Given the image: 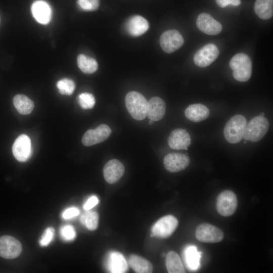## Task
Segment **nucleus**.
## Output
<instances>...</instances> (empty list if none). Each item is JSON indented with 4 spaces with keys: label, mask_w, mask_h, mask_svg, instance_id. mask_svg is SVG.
<instances>
[{
    "label": "nucleus",
    "mask_w": 273,
    "mask_h": 273,
    "mask_svg": "<svg viewBox=\"0 0 273 273\" xmlns=\"http://www.w3.org/2000/svg\"><path fill=\"white\" fill-rule=\"evenodd\" d=\"M125 103L128 113L134 119L142 120L147 116L148 101L141 94L135 91L128 93Z\"/></svg>",
    "instance_id": "f257e3e1"
},
{
    "label": "nucleus",
    "mask_w": 273,
    "mask_h": 273,
    "mask_svg": "<svg viewBox=\"0 0 273 273\" xmlns=\"http://www.w3.org/2000/svg\"><path fill=\"white\" fill-rule=\"evenodd\" d=\"M230 66L233 70V77L236 80L244 82L250 78L252 62L247 55L244 53L236 54L231 59Z\"/></svg>",
    "instance_id": "f03ea898"
},
{
    "label": "nucleus",
    "mask_w": 273,
    "mask_h": 273,
    "mask_svg": "<svg viewBox=\"0 0 273 273\" xmlns=\"http://www.w3.org/2000/svg\"><path fill=\"white\" fill-rule=\"evenodd\" d=\"M245 117L242 115H236L231 117L226 122L223 135L229 143L236 144L240 142L243 139L247 125Z\"/></svg>",
    "instance_id": "7ed1b4c3"
},
{
    "label": "nucleus",
    "mask_w": 273,
    "mask_h": 273,
    "mask_svg": "<svg viewBox=\"0 0 273 273\" xmlns=\"http://www.w3.org/2000/svg\"><path fill=\"white\" fill-rule=\"evenodd\" d=\"M269 122L264 116H256L247 124L243 138L245 141L257 142L265 135L269 128Z\"/></svg>",
    "instance_id": "20e7f679"
},
{
    "label": "nucleus",
    "mask_w": 273,
    "mask_h": 273,
    "mask_svg": "<svg viewBox=\"0 0 273 273\" xmlns=\"http://www.w3.org/2000/svg\"><path fill=\"white\" fill-rule=\"evenodd\" d=\"M178 224L177 218L167 215L160 218L152 228L153 237L165 239L169 237L176 229Z\"/></svg>",
    "instance_id": "39448f33"
},
{
    "label": "nucleus",
    "mask_w": 273,
    "mask_h": 273,
    "mask_svg": "<svg viewBox=\"0 0 273 273\" xmlns=\"http://www.w3.org/2000/svg\"><path fill=\"white\" fill-rule=\"evenodd\" d=\"M238 200L236 194L231 190L221 192L217 198L216 209L223 216H230L236 211Z\"/></svg>",
    "instance_id": "423d86ee"
},
{
    "label": "nucleus",
    "mask_w": 273,
    "mask_h": 273,
    "mask_svg": "<svg viewBox=\"0 0 273 273\" xmlns=\"http://www.w3.org/2000/svg\"><path fill=\"white\" fill-rule=\"evenodd\" d=\"M195 236L198 241L208 243L220 242L224 236L219 228L208 223L199 224L196 228Z\"/></svg>",
    "instance_id": "0eeeda50"
},
{
    "label": "nucleus",
    "mask_w": 273,
    "mask_h": 273,
    "mask_svg": "<svg viewBox=\"0 0 273 273\" xmlns=\"http://www.w3.org/2000/svg\"><path fill=\"white\" fill-rule=\"evenodd\" d=\"M184 42L181 34L177 30L171 29L164 32L160 37V44L162 50L167 53H171L179 49Z\"/></svg>",
    "instance_id": "6e6552de"
},
{
    "label": "nucleus",
    "mask_w": 273,
    "mask_h": 273,
    "mask_svg": "<svg viewBox=\"0 0 273 273\" xmlns=\"http://www.w3.org/2000/svg\"><path fill=\"white\" fill-rule=\"evenodd\" d=\"M111 133L110 127L105 124L99 125L95 129H90L83 135L81 142L85 146H90L106 140Z\"/></svg>",
    "instance_id": "1a4fd4ad"
},
{
    "label": "nucleus",
    "mask_w": 273,
    "mask_h": 273,
    "mask_svg": "<svg viewBox=\"0 0 273 273\" xmlns=\"http://www.w3.org/2000/svg\"><path fill=\"white\" fill-rule=\"evenodd\" d=\"M21 251V244L16 238L7 235L0 237V256L13 259L17 257Z\"/></svg>",
    "instance_id": "9d476101"
},
{
    "label": "nucleus",
    "mask_w": 273,
    "mask_h": 273,
    "mask_svg": "<svg viewBox=\"0 0 273 273\" xmlns=\"http://www.w3.org/2000/svg\"><path fill=\"white\" fill-rule=\"evenodd\" d=\"M219 53L218 49L215 44L208 43L195 53L194 62L200 67L208 66L216 59Z\"/></svg>",
    "instance_id": "9b49d317"
},
{
    "label": "nucleus",
    "mask_w": 273,
    "mask_h": 273,
    "mask_svg": "<svg viewBox=\"0 0 273 273\" xmlns=\"http://www.w3.org/2000/svg\"><path fill=\"white\" fill-rule=\"evenodd\" d=\"M12 152L15 158L20 162L27 161L31 156L32 148L30 138L26 134L19 135L15 141Z\"/></svg>",
    "instance_id": "f8f14e48"
},
{
    "label": "nucleus",
    "mask_w": 273,
    "mask_h": 273,
    "mask_svg": "<svg viewBox=\"0 0 273 273\" xmlns=\"http://www.w3.org/2000/svg\"><path fill=\"white\" fill-rule=\"evenodd\" d=\"M190 163L189 157L182 153H170L166 155L163 159L165 169L170 172H177L184 170Z\"/></svg>",
    "instance_id": "ddd939ff"
},
{
    "label": "nucleus",
    "mask_w": 273,
    "mask_h": 273,
    "mask_svg": "<svg viewBox=\"0 0 273 273\" xmlns=\"http://www.w3.org/2000/svg\"><path fill=\"white\" fill-rule=\"evenodd\" d=\"M196 25L201 31L208 35L218 34L222 30L221 24L206 13H202L198 16Z\"/></svg>",
    "instance_id": "4468645a"
},
{
    "label": "nucleus",
    "mask_w": 273,
    "mask_h": 273,
    "mask_svg": "<svg viewBox=\"0 0 273 273\" xmlns=\"http://www.w3.org/2000/svg\"><path fill=\"white\" fill-rule=\"evenodd\" d=\"M167 142L169 146L175 150H188L191 143V138L188 131L182 128H176L171 131Z\"/></svg>",
    "instance_id": "2eb2a0df"
},
{
    "label": "nucleus",
    "mask_w": 273,
    "mask_h": 273,
    "mask_svg": "<svg viewBox=\"0 0 273 273\" xmlns=\"http://www.w3.org/2000/svg\"><path fill=\"white\" fill-rule=\"evenodd\" d=\"M124 171L125 168L121 162L117 159H112L104 166L103 175L107 183L113 184L122 176Z\"/></svg>",
    "instance_id": "dca6fc26"
},
{
    "label": "nucleus",
    "mask_w": 273,
    "mask_h": 273,
    "mask_svg": "<svg viewBox=\"0 0 273 273\" xmlns=\"http://www.w3.org/2000/svg\"><path fill=\"white\" fill-rule=\"evenodd\" d=\"M149 25L147 20L140 15H134L130 17L125 22V29L130 35L139 36L145 33L148 29Z\"/></svg>",
    "instance_id": "f3484780"
},
{
    "label": "nucleus",
    "mask_w": 273,
    "mask_h": 273,
    "mask_svg": "<svg viewBox=\"0 0 273 273\" xmlns=\"http://www.w3.org/2000/svg\"><path fill=\"white\" fill-rule=\"evenodd\" d=\"M31 10L33 16L38 23L47 24L51 21L52 11L47 2L42 0L35 1L32 4Z\"/></svg>",
    "instance_id": "a211bd4d"
},
{
    "label": "nucleus",
    "mask_w": 273,
    "mask_h": 273,
    "mask_svg": "<svg viewBox=\"0 0 273 273\" xmlns=\"http://www.w3.org/2000/svg\"><path fill=\"white\" fill-rule=\"evenodd\" d=\"M165 110L164 101L158 97H154L148 102L147 116L153 121L160 120L164 116Z\"/></svg>",
    "instance_id": "6ab92c4d"
},
{
    "label": "nucleus",
    "mask_w": 273,
    "mask_h": 273,
    "mask_svg": "<svg viewBox=\"0 0 273 273\" xmlns=\"http://www.w3.org/2000/svg\"><path fill=\"white\" fill-rule=\"evenodd\" d=\"M106 265L110 272L123 273L128 269L126 260L121 253L117 252H112L109 254Z\"/></svg>",
    "instance_id": "aec40b11"
},
{
    "label": "nucleus",
    "mask_w": 273,
    "mask_h": 273,
    "mask_svg": "<svg viewBox=\"0 0 273 273\" xmlns=\"http://www.w3.org/2000/svg\"><path fill=\"white\" fill-rule=\"evenodd\" d=\"M208 108L201 104H193L188 107L185 111L186 117L190 120L198 122L206 119L209 116Z\"/></svg>",
    "instance_id": "412c9836"
},
{
    "label": "nucleus",
    "mask_w": 273,
    "mask_h": 273,
    "mask_svg": "<svg viewBox=\"0 0 273 273\" xmlns=\"http://www.w3.org/2000/svg\"><path fill=\"white\" fill-rule=\"evenodd\" d=\"M201 252H199L195 246H187L184 251V257L187 268L191 270H197L200 267Z\"/></svg>",
    "instance_id": "4be33fe9"
},
{
    "label": "nucleus",
    "mask_w": 273,
    "mask_h": 273,
    "mask_svg": "<svg viewBox=\"0 0 273 273\" xmlns=\"http://www.w3.org/2000/svg\"><path fill=\"white\" fill-rule=\"evenodd\" d=\"M130 267L138 273H150L153 271V266L146 259L137 255L132 254L128 260Z\"/></svg>",
    "instance_id": "5701e85b"
},
{
    "label": "nucleus",
    "mask_w": 273,
    "mask_h": 273,
    "mask_svg": "<svg viewBox=\"0 0 273 273\" xmlns=\"http://www.w3.org/2000/svg\"><path fill=\"white\" fill-rule=\"evenodd\" d=\"M165 264L169 273H184L185 269L179 255L174 251H169L166 255Z\"/></svg>",
    "instance_id": "b1692460"
},
{
    "label": "nucleus",
    "mask_w": 273,
    "mask_h": 273,
    "mask_svg": "<svg viewBox=\"0 0 273 273\" xmlns=\"http://www.w3.org/2000/svg\"><path fill=\"white\" fill-rule=\"evenodd\" d=\"M254 11L262 19L270 18L273 15V0H256Z\"/></svg>",
    "instance_id": "393cba45"
},
{
    "label": "nucleus",
    "mask_w": 273,
    "mask_h": 273,
    "mask_svg": "<svg viewBox=\"0 0 273 273\" xmlns=\"http://www.w3.org/2000/svg\"><path fill=\"white\" fill-rule=\"evenodd\" d=\"M13 104L18 112L23 115L30 114L34 108L32 101L25 95L21 94L17 95L14 97Z\"/></svg>",
    "instance_id": "a878e982"
},
{
    "label": "nucleus",
    "mask_w": 273,
    "mask_h": 273,
    "mask_svg": "<svg viewBox=\"0 0 273 273\" xmlns=\"http://www.w3.org/2000/svg\"><path fill=\"white\" fill-rule=\"evenodd\" d=\"M77 64L81 71L86 74H92L98 68L96 60L83 54H80L77 57Z\"/></svg>",
    "instance_id": "bb28decb"
},
{
    "label": "nucleus",
    "mask_w": 273,
    "mask_h": 273,
    "mask_svg": "<svg viewBox=\"0 0 273 273\" xmlns=\"http://www.w3.org/2000/svg\"><path fill=\"white\" fill-rule=\"evenodd\" d=\"M81 223L90 231L96 230L99 224V215L95 211H87L80 218Z\"/></svg>",
    "instance_id": "cd10ccee"
},
{
    "label": "nucleus",
    "mask_w": 273,
    "mask_h": 273,
    "mask_svg": "<svg viewBox=\"0 0 273 273\" xmlns=\"http://www.w3.org/2000/svg\"><path fill=\"white\" fill-rule=\"evenodd\" d=\"M57 87L59 92L64 95H72L75 89V85L74 81L69 78H63L57 83Z\"/></svg>",
    "instance_id": "c85d7f7f"
},
{
    "label": "nucleus",
    "mask_w": 273,
    "mask_h": 273,
    "mask_svg": "<svg viewBox=\"0 0 273 273\" xmlns=\"http://www.w3.org/2000/svg\"><path fill=\"white\" fill-rule=\"evenodd\" d=\"M78 101L80 107L84 109L93 108L96 103L94 96L88 93L80 94L78 97Z\"/></svg>",
    "instance_id": "c756f323"
},
{
    "label": "nucleus",
    "mask_w": 273,
    "mask_h": 273,
    "mask_svg": "<svg viewBox=\"0 0 273 273\" xmlns=\"http://www.w3.org/2000/svg\"><path fill=\"white\" fill-rule=\"evenodd\" d=\"M99 0H77V4L79 9L84 11H94L99 7Z\"/></svg>",
    "instance_id": "7c9ffc66"
},
{
    "label": "nucleus",
    "mask_w": 273,
    "mask_h": 273,
    "mask_svg": "<svg viewBox=\"0 0 273 273\" xmlns=\"http://www.w3.org/2000/svg\"><path fill=\"white\" fill-rule=\"evenodd\" d=\"M60 234L61 238L66 241H72L76 235L73 226L69 224L63 225L60 228Z\"/></svg>",
    "instance_id": "2f4dec72"
},
{
    "label": "nucleus",
    "mask_w": 273,
    "mask_h": 273,
    "mask_svg": "<svg viewBox=\"0 0 273 273\" xmlns=\"http://www.w3.org/2000/svg\"><path fill=\"white\" fill-rule=\"evenodd\" d=\"M54 236V230L52 228H47L39 240L40 245L42 247L48 246L53 240Z\"/></svg>",
    "instance_id": "473e14b6"
},
{
    "label": "nucleus",
    "mask_w": 273,
    "mask_h": 273,
    "mask_svg": "<svg viewBox=\"0 0 273 273\" xmlns=\"http://www.w3.org/2000/svg\"><path fill=\"white\" fill-rule=\"evenodd\" d=\"M79 214V209L75 207L66 209L62 213V217L64 219H69L77 216Z\"/></svg>",
    "instance_id": "72a5a7b5"
},
{
    "label": "nucleus",
    "mask_w": 273,
    "mask_h": 273,
    "mask_svg": "<svg viewBox=\"0 0 273 273\" xmlns=\"http://www.w3.org/2000/svg\"><path fill=\"white\" fill-rule=\"evenodd\" d=\"M99 202V200L96 196L89 197L83 205V208L85 210H89L95 207Z\"/></svg>",
    "instance_id": "f704fd0d"
},
{
    "label": "nucleus",
    "mask_w": 273,
    "mask_h": 273,
    "mask_svg": "<svg viewBox=\"0 0 273 273\" xmlns=\"http://www.w3.org/2000/svg\"><path fill=\"white\" fill-rule=\"evenodd\" d=\"M217 5L221 7L224 8L229 5L237 6L241 4V0H216Z\"/></svg>",
    "instance_id": "c9c22d12"
},
{
    "label": "nucleus",
    "mask_w": 273,
    "mask_h": 273,
    "mask_svg": "<svg viewBox=\"0 0 273 273\" xmlns=\"http://www.w3.org/2000/svg\"><path fill=\"white\" fill-rule=\"evenodd\" d=\"M154 121L153 120H150L149 122V124L152 125L153 124Z\"/></svg>",
    "instance_id": "e433bc0d"
},
{
    "label": "nucleus",
    "mask_w": 273,
    "mask_h": 273,
    "mask_svg": "<svg viewBox=\"0 0 273 273\" xmlns=\"http://www.w3.org/2000/svg\"><path fill=\"white\" fill-rule=\"evenodd\" d=\"M260 116H264V113H261L260 114Z\"/></svg>",
    "instance_id": "4c0bfd02"
},
{
    "label": "nucleus",
    "mask_w": 273,
    "mask_h": 273,
    "mask_svg": "<svg viewBox=\"0 0 273 273\" xmlns=\"http://www.w3.org/2000/svg\"><path fill=\"white\" fill-rule=\"evenodd\" d=\"M244 144H246V141H245L244 142Z\"/></svg>",
    "instance_id": "58836bf2"
}]
</instances>
